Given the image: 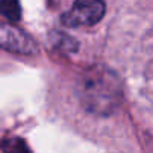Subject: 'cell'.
I'll list each match as a JSON object with an SVG mask.
<instances>
[{"mask_svg":"<svg viewBox=\"0 0 153 153\" xmlns=\"http://www.w3.org/2000/svg\"><path fill=\"white\" fill-rule=\"evenodd\" d=\"M81 107L96 116H110L122 104L123 84L119 75L102 65L86 69L75 86Z\"/></svg>","mask_w":153,"mask_h":153,"instance_id":"obj_1","label":"cell"},{"mask_svg":"<svg viewBox=\"0 0 153 153\" xmlns=\"http://www.w3.org/2000/svg\"><path fill=\"white\" fill-rule=\"evenodd\" d=\"M105 15V3L102 0H75L71 11L63 14L62 23L66 27L95 26Z\"/></svg>","mask_w":153,"mask_h":153,"instance_id":"obj_2","label":"cell"},{"mask_svg":"<svg viewBox=\"0 0 153 153\" xmlns=\"http://www.w3.org/2000/svg\"><path fill=\"white\" fill-rule=\"evenodd\" d=\"M0 48L24 56L38 53L36 41L29 33L9 23H0Z\"/></svg>","mask_w":153,"mask_h":153,"instance_id":"obj_3","label":"cell"},{"mask_svg":"<svg viewBox=\"0 0 153 153\" xmlns=\"http://www.w3.org/2000/svg\"><path fill=\"white\" fill-rule=\"evenodd\" d=\"M0 14L11 21H20L21 18L20 0H0Z\"/></svg>","mask_w":153,"mask_h":153,"instance_id":"obj_4","label":"cell"},{"mask_svg":"<svg viewBox=\"0 0 153 153\" xmlns=\"http://www.w3.org/2000/svg\"><path fill=\"white\" fill-rule=\"evenodd\" d=\"M2 149L5 153H30L27 144L21 138H8L3 141Z\"/></svg>","mask_w":153,"mask_h":153,"instance_id":"obj_5","label":"cell"}]
</instances>
